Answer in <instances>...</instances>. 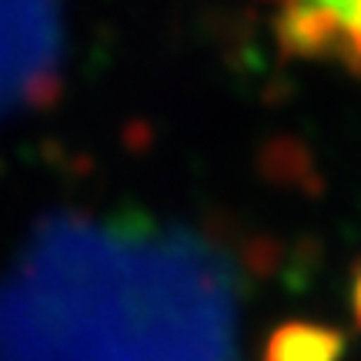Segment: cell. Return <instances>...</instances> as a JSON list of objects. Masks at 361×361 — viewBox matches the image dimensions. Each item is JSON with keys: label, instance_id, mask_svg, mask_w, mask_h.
<instances>
[{"label": "cell", "instance_id": "3957f363", "mask_svg": "<svg viewBox=\"0 0 361 361\" xmlns=\"http://www.w3.org/2000/svg\"><path fill=\"white\" fill-rule=\"evenodd\" d=\"M278 37L298 57L341 64L361 80V0H271Z\"/></svg>", "mask_w": 361, "mask_h": 361}, {"label": "cell", "instance_id": "6da1fadb", "mask_svg": "<svg viewBox=\"0 0 361 361\" xmlns=\"http://www.w3.org/2000/svg\"><path fill=\"white\" fill-rule=\"evenodd\" d=\"M238 264L147 218L57 214L0 274V361H238Z\"/></svg>", "mask_w": 361, "mask_h": 361}, {"label": "cell", "instance_id": "5b68a950", "mask_svg": "<svg viewBox=\"0 0 361 361\" xmlns=\"http://www.w3.org/2000/svg\"><path fill=\"white\" fill-rule=\"evenodd\" d=\"M351 301H355V314H358V322H361V274L355 278V298Z\"/></svg>", "mask_w": 361, "mask_h": 361}, {"label": "cell", "instance_id": "277c9868", "mask_svg": "<svg viewBox=\"0 0 361 361\" xmlns=\"http://www.w3.org/2000/svg\"><path fill=\"white\" fill-rule=\"evenodd\" d=\"M341 358V335L322 324L295 322L278 328L268 341L264 361H338Z\"/></svg>", "mask_w": 361, "mask_h": 361}, {"label": "cell", "instance_id": "7a4b0ae2", "mask_svg": "<svg viewBox=\"0 0 361 361\" xmlns=\"http://www.w3.org/2000/svg\"><path fill=\"white\" fill-rule=\"evenodd\" d=\"M64 61V0H0V117L47 104Z\"/></svg>", "mask_w": 361, "mask_h": 361}]
</instances>
